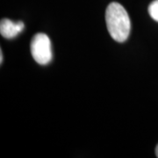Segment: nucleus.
<instances>
[{"label": "nucleus", "instance_id": "obj_1", "mask_svg": "<svg viewBox=\"0 0 158 158\" xmlns=\"http://www.w3.org/2000/svg\"><path fill=\"white\" fill-rule=\"evenodd\" d=\"M106 22L110 35L118 42L126 41L130 34L131 22L127 12L120 4L113 2L106 8Z\"/></svg>", "mask_w": 158, "mask_h": 158}, {"label": "nucleus", "instance_id": "obj_3", "mask_svg": "<svg viewBox=\"0 0 158 158\" xmlns=\"http://www.w3.org/2000/svg\"><path fill=\"white\" fill-rule=\"evenodd\" d=\"M25 28L22 21L14 22L8 19H3L0 22V34L6 39H13Z\"/></svg>", "mask_w": 158, "mask_h": 158}, {"label": "nucleus", "instance_id": "obj_4", "mask_svg": "<svg viewBox=\"0 0 158 158\" xmlns=\"http://www.w3.org/2000/svg\"><path fill=\"white\" fill-rule=\"evenodd\" d=\"M148 13L154 20L158 22V0H154L149 5Z\"/></svg>", "mask_w": 158, "mask_h": 158}, {"label": "nucleus", "instance_id": "obj_5", "mask_svg": "<svg viewBox=\"0 0 158 158\" xmlns=\"http://www.w3.org/2000/svg\"><path fill=\"white\" fill-rule=\"evenodd\" d=\"M0 63L1 64L3 63V53H2V50L0 51Z\"/></svg>", "mask_w": 158, "mask_h": 158}, {"label": "nucleus", "instance_id": "obj_6", "mask_svg": "<svg viewBox=\"0 0 158 158\" xmlns=\"http://www.w3.org/2000/svg\"><path fill=\"white\" fill-rule=\"evenodd\" d=\"M156 157H158V144L156 148Z\"/></svg>", "mask_w": 158, "mask_h": 158}, {"label": "nucleus", "instance_id": "obj_2", "mask_svg": "<svg viewBox=\"0 0 158 158\" xmlns=\"http://www.w3.org/2000/svg\"><path fill=\"white\" fill-rule=\"evenodd\" d=\"M31 54L34 61L46 65L52 60V47L50 39L45 34H36L31 40Z\"/></svg>", "mask_w": 158, "mask_h": 158}]
</instances>
